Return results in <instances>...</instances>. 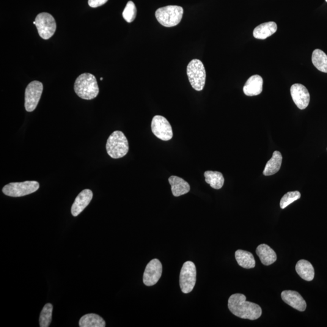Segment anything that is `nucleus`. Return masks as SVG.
Segmentation results:
<instances>
[{"mask_svg":"<svg viewBox=\"0 0 327 327\" xmlns=\"http://www.w3.org/2000/svg\"><path fill=\"white\" fill-rule=\"evenodd\" d=\"M163 273V266L158 259H153L150 261L145 267L143 282L146 286H153L160 279Z\"/></svg>","mask_w":327,"mask_h":327,"instance_id":"9b49d317","label":"nucleus"},{"mask_svg":"<svg viewBox=\"0 0 327 327\" xmlns=\"http://www.w3.org/2000/svg\"><path fill=\"white\" fill-rule=\"evenodd\" d=\"M129 150L127 138L122 131H115L108 139L106 150L114 159H119L127 155Z\"/></svg>","mask_w":327,"mask_h":327,"instance_id":"7ed1b4c3","label":"nucleus"},{"mask_svg":"<svg viewBox=\"0 0 327 327\" xmlns=\"http://www.w3.org/2000/svg\"><path fill=\"white\" fill-rule=\"evenodd\" d=\"M40 184L37 181H27L21 183H10L2 188V192L7 196L21 197L37 192Z\"/></svg>","mask_w":327,"mask_h":327,"instance_id":"423d86ee","label":"nucleus"},{"mask_svg":"<svg viewBox=\"0 0 327 327\" xmlns=\"http://www.w3.org/2000/svg\"><path fill=\"white\" fill-rule=\"evenodd\" d=\"M137 10L135 4L131 1H129L124 10L123 16L128 23H131L136 18Z\"/></svg>","mask_w":327,"mask_h":327,"instance_id":"a878e982","label":"nucleus"},{"mask_svg":"<svg viewBox=\"0 0 327 327\" xmlns=\"http://www.w3.org/2000/svg\"><path fill=\"white\" fill-rule=\"evenodd\" d=\"M312 63L315 67L321 72L327 73V56L325 52L316 49L313 52Z\"/></svg>","mask_w":327,"mask_h":327,"instance_id":"b1692460","label":"nucleus"},{"mask_svg":"<svg viewBox=\"0 0 327 327\" xmlns=\"http://www.w3.org/2000/svg\"><path fill=\"white\" fill-rule=\"evenodd\" d=\"M256 252L263 265H271L277 260L275 252L266 244H261L257 247Z\"/></svg>","mask_w":327,"mask_h":327,"instance_id":"f3484780","label":"nucleus"},{"mask_svg":"<svg viewBox=\"0 0 327 327\" xmlns=\"http://www.w3.org/2000/svg\"><path fill=\"white\" fill-rule=\"evenodd\" d=\"M326 2H327V0H326Z\"/></svg>","mask_w":327,"mask_h":327,"instance_id":"c85d7f7f","label":"nucleus"},{"mask_svg":"<svg viewBox=\"0 0 327 327\" xmlns=\"http://www.w3.org/2000/svg\"><path fill=\"white\" fill-rule=\"evenodd\" d=\"M43 90V85L38 81H32L27 86L25 91V109L31 112L37 108Z\"/></svg>","mask_w":327,"mask_h":327,"instance_id":"1a4fd4ad","label":"nucleus"},{"mask_svg":"<svg viewBox=\"0 0 327 327\" xmlns=\"http://www.w3.org/2000/svg\"><path fill=\"white\" fill-rule=\"evenodd\" d=\"M297 273L302 279L307 281H312L315 277L314 268L309 261L302 260L299 261L296 265Z\"/></svg>","mask_w":327,"mask_h":327,"instance_id":"6ab92c4d","label":"nucleus"},{"mask_svg":"<svg viewBox=\"0 0 327 327\" xmlns=\"http://www.w3.org/2000/svg\"><path fill=\"white\" fill-rule=\"evenodd\" d=\"M93 197L92 191L85 189L77 196L71 208V213L73 216H77L80 214L87 206L90 204Z\"/></svg>","mask_w":327,"mask_h":327,"instance_id":"4468645a","label":"nucleus"},{"mask_svg":"<svg viewBox=\"0 0 327 327\" xmlns=\"http://www.w3.org/2000/svg\"><path fill=\"white\" fill-rule=\"evenodd\" d=\"M152 132L158 138L163 141H169L173 138V131L168 120L163 116L154 117L151 125Z\"/></svg>","mask_w":327,"mask_h":327,"instance_id":"9d476101","label":"nucleus"},{"mask_svg":"<svg viewBox=\"0 0 327 327\" xmlns=\"http://www.w3.org/2000/svg\"><path fill=\"white\" fill-rule=\"evenodd\" d=\"M196 281V269L195 263L187 261L180 272V285L183 293L188 294L193 290Z\"/></svg>","mask_w":327,"mask_h":327,"instance_id":"0eeeda50","label":"nucleus"},{"mask_svg":"<svg viewBox=\"0 0 327 327\" xmlns=\"http://www.w3.org/2000/svg\"><path fill=\"white\" fill-rule=\"evenodd\" d=\"M228 307L236 317L252 321L258 320L262 313L259 305L247 301L246 296L240 293L230 297Z\"/></svg>","mask_w":327,"mask_h":327,"instance_id":"f257e3e1","label":"nucleus"},{"mask_svg":"<svg viewBox=\"0 0 327 327\" xmlns=\"http://www.w3.org/2000/svg\"><path fill=\"white\" fill-rule=\"evenodd\" d=\"M301 195L298 191L289 192L284 195L280 201V207L282 209H284L288 205L295 202V200L300 199Z\"/></svg>","mask_w":327,"mask_h":327,"instance_id":"bb28decb","label":"nucleus"},{"mask_svg":"<svg viewBox=\"0 0 327 327\" xmlns=\"http://www.w3.org/2000/svg\"><path fill=\"white\" fill-rule=\"evenodd\" d=\"M235 258L239 265L243 268L250 269L255 266V258L251 252L238 250L235 252Z\"/></svg>","mask_w":327,"mask_h":327,"instance_id":"412c9836","label":"nucleus"},{"mask_svg":"<svg viewBox=\"0 0 327 327\" xmlns=\"http://www.w3.org/2000/svg\"><path fill=\"white\" fill-rule=\"evenodd\" d=\"M74 90L79 97L86 100L97 97L100 92L95 76L87 73H82L76 78Z\"/></svg>","mask_w":327,"mask_h":327,"instance_id":"f03ea898","label":"nucleus"},{"mask_svg":"<svg viewBox=\"0 0 327 327\" xmlns=\"http://www.w3.org/2000/svg\"><path fill=\"white\" fill-rule=\"evenodd\" d=\"M205 182L214 189H220L224 186L223 175L219 172L207 171L204 173Z\"/></svg>","mask_w":327,"mask_h":327,"instance_id":"5701e85b","label":"nucleus"},{"mask_svg":"<svg viewBox=\"0 0 327 327\" xmlns=\"http://www.w3.org/2000/svg\"><path fill=\"white\" fill-rule=\"evenodd\" d=\"M282 300L288 306L294 308L299 312H304L307 308L306 301L296 291L285 290L281 293Z\"/></svg>","mask_w":327,"mask_h":327,"instance_id":"ddd939ff","label":"nucleus"},{"mask_svg":"<svg viewBox=\"0 0 327 327\" xmlns=\"http://www.w3.org/2000/svg\"><path fill=\"white\" fill-rule=\"evenodd\" d=\"M263 79L260 75H255L249 78L243 87L244 93L249 97L257 96L262 92Z\"/></svg>","mask_w":327,"mask_h":327,"instance_id":"2eb2a0df","label":"nucleus"},{"mask_svg":"<svg viewBox=\"0 0 327 327\" xmlns=\"http://www.w3.org/2000/svg\"><path fill=\"white\" fill-rule=\"evenodd\" d=\"M52 311H53V306L51 304H47L44 306L40 317V326L41 327H48L50 326Z\"/></svg>","mask_w":327,"mask_h":327,"instance_id":"393cba45","label":"nucleus"},{"mask_svg":"<svg viewBox=\"0 0 327 327\" xmlns=\"http://www.w3.org/2000/svg\"><path fill=\"white\" fill-rule=\"evenodd\" d=\"M184 9L178 5H167L156 11L155 16L159 23L164 27L177 26L182 20Z\"/></svg>","mask_w":327,"mask_h":327,"instance_id":"20e7f679","label":"nucleus"},{"mask_svg":"<svg viewBox=\"0 0 327 327\" xmlns=\"http://www.w3.org/2000/svg\"><path fill=\"white\" fill-rule=\"evenodd\" d=\"M169 183L171 186L172 194L174 196L178 197L189 193L191 191L189 184L183 178L172 176L169 178Z\"/></svg>","mask_w":327,"mask_h":327,"instance_id":"dca6fc26","label":"nucleus"},{"mask_svg":"<svg viewBox=\"0 0 327 327\" xmlns=\"http://www.w3.org/2000/svg\"><path fill=\"white\" fill-rule=\"evenodd\" d=\"M35 25L38 34L44 40H48L55 34L57 29L56 21L53 16L47 12L40 13L35 18Z\"/></svg>","mask_w":327,"mask_h":327,"instance_id":"6e6552de","label":"nucleus"},{"mask_svg":"<svg viewBox=\"0 0 327 327\" xmlns=\"http://www.w3.org/2000/svg\"><path fill=\"white\" fill-rule=\"evenodd\" d=\"M290 92L294 103L299 109L304 110L309 106L310 95L306 87L301 84H295L291 87Z\"/></svg>","mask_w":327,"mask_h":327,"instance_id":"f8f14e48","label":"nucleus"},{"mask_svg":"<svg viewBox=\"0 0 327 327\" xmlns=\"http://www.w3.org/2000/svg\"><path fill=\"white\" fill-rule=\"evenodd\" d=\"M282 156L279 151H275L271 158L267 162L263 170V174L265 176H271L276 174L281 169Z\"/></svg>","mask_w":327,"mask_h":327,"instance_id":"aec40b11","label":"nucleus"},{"mask_svg":"<svg viewBox=\"0 0 327 327\" xmlns=\"http://www.w3.org/2000/svg\"><path fill=\"white\" fill-rule=\"evenodd\" d=\"M108 1V0H89L88 4L90 7L96 8L106 4Z\"/></svg>","mask_w":327,"mask_h":327,"instance_id":"cd10ccee","label":"nucleus"},{"mask_svg":"<svg viewBox=\"0 0 327 327\" xmlns=\"http://www.w3.org/2000/svg\"><path fill=\"white\" fill-rule=\"evenodd\" d=\"M187 74L192 87L197 91H201L204 89L206 79V72L203 63L199 60H192L187 67Z\"/></svg>","mask_w":327,"mask_h":327,"instance_id":"39448f33","label":"nucleus"},{"mask_svg":"<svg viewBox=\"0 0 327 327\" xmlns=\"http://www.w3.org/2000/svg\"><path fill=\"white\" fill-rule=\"evenodd\" d=\"M79 326L80 327H104L106 323L100 316L92 313L84 315L79 320Z\"/></svg>","mask_w":327,"mask_h":327,"instance_id":"4be33fe9","label":"nucleus"},{"mask_svg":"<svg viewBox=\"0 0 327 327\" xmlns=\"http://www.w3.org/2000/svg\"><path fill=\"white\" fill-rule=\"evenodd\" d=\"M277 27L273 21L260 24L254 29V36L257 39L265 40L277 31Z\"/></svg>","mask_w":327,"mask_h":327,"instance_id":"a211bd4d","label":"nucleus"}]
</instances>
